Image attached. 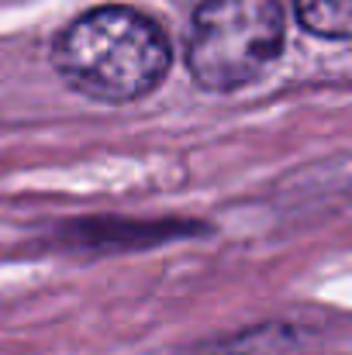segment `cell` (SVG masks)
Wrapping results in <instances>:
<instances>
[{"mask_svg": "<svg viewBox=\"0 0 352 355\" xmlns=\"http://www.w3.org/2000/svg\"><path fill=\"white\" fill-rule=\"evenodd\" d=\"M283 31L280 0H201L187 28V69L201 90L232 94L276 62Z\"/></svg>", "mask_w": 352, "mask_h": 355, "instance_id": "cell-2", "label": "cell"}, {"mask_svg": "<svg viewBox=\"0 0 352 355\" xmlns=\"http://www.w3.org/2000/svg\"><path fill=\"white\" fill-rule=\"evenodd\" d=\"M294 10L318 38H352V0H294Z\"/></svg>", "mask_w": 352, "mask_h": 355, "instance_id": "cell-3", "label": "cell"}, {"mask_svg": "<svg viewBox=\"0 0 352 355\" xmlns=\"http://www.w3.org/2000/svg\"><path fill=\"white\" fill-rule=\"evenodd\" d=\"M52 66L90 101L131 104L166 80L173 45L149 14L124 3H104L62 28L52 45Z\"/></svg>", "mask_w": 352, "mask_h": 355, "instance_id": "cell-1", "label": "cell"}]
</instances>
